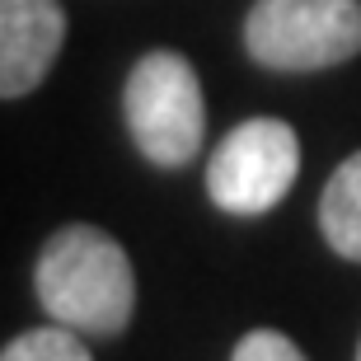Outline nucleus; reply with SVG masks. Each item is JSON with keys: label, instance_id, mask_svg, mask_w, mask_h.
I'll list each match as a JSON object with an SVG mask.
<instances>
[{"label": "nucleus", "instance_id": "nucleus-9", "mask_svg": "<svg viewBox=\"0 0 361 361\" xmlns=\"http://www.w3.org/2000/svg\"><path fill=\"white\" fill-rule=\"evenodd\" d=\"M357 361H361V343H357Z\"/></svg>", "mask_w": 361, "mask_h": 361}, {"label": "nucleus", "instance_id": "nucleus-8", "mask_svg": "<svg viewBox=\"0 0 361 361\" xmlns=\"http://www.w3.org/2000/svg\"><path fill=\"white\" fill-rule=\"evenodd\" d=\"M230 361H310V357L286 334H277V329H254V334H244L235 343Z\"/></svg>", "mask_w": 361, "mask_h": 361}, {"label": "nucleus", "instance_id": "nucleus-7", "mask_svg": "<svg viewBox=\"0 0 361 361\" xmlns=\"http://www.w3.org/2000/svg\"><path fill=\"white\" fill-rule=\"evenodd\" d=\"M0 361H94V357L85 348V334L47 324V329H28V334L10 338Z\"/></svg>", "mask_w": 361, "mask_h": 361}, {"label": "nucleus", "instance_id": "nucleus-1", "mask_svg": "<svg viewBox=\"0 0 361 361\" xmlns=\"http://www.w3.org/2000/svg\"><path fill=\"white\" fill-rule=\"evenodd\" d=\"M33 286L47 319L85 338H118L132 324V258L99 226H61L42 244Z\"/></svg>", "mask_w": 361, "mask_h": 361}, {"label": "nucleus", "instance_id": "nucleus-4", "mask_svg": "<svg viewBox=\"0 0 361 361\" xmlns=\"http://www.w3.org/2000/svg\"><path fill=\"white\" fill-rule=\"evenodd\" d=\"M300 174V141L281 118H249L212 150L207 197L230 216L272 212Z\"/></svg>", "mask_w": 361, "mask_h": 361}, {"label": "nucleus", "instance_id": "nucleus-2", "mask_svg": "<svg viewBox=\"0 0 361 361\" xmlns=\"http://www.w3.org/2000/svg\"><path fill=\"white\" fill-rule=\"evenodd\" d=\"M122 118L136 150L155 169H183L197 160L207 136V104L202 80L183 52H146L122 85Z\"/></svg>", "mask_w": 361, "mask_h": 361}, {"label": "nucleus", "instance_id": "nucleus-5", "mask_svg": "<svg viewBox=\"0 0 361 361\" xmlns=\"http://www.w3.org/2000/svg\"><path fill=\"white\" fill-rule=\"evenodd\" d=\"M66 42L61 0H0V94H33Z\"/></svg>", "mask_w": 361, "mask_h": 361}, {"label": "nucleus", "instance_id": "nucleus-3", "mask_svg": "<svg viewBox=\"0 0 361 361\" xmlns=\"http://www.w3.org/2000/svg\"><path fill=\"white\" fill-rule=\"evenodd\" d=\"M244 52L268 71H329L361 52V0H254Z\"/></svg>", "mask_w": 361, "mask_h": 361}, {"label": "nucleus", "instance_id": "nucleus-6", "mask_svg": "<svg viewBox=\"0 0 361 361\" xmlns=\"http://www.w3.org/2000/svg\"><path fill=\"white\" fill-rule=\"evenodd\" d=\"M319 230L338 258L361 263V150L334 169L319 197Z\"/></svg>", "mask_w": 361, "mask_h": 361}]
</instances>
